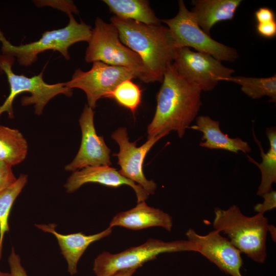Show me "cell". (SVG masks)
I'll return each instance as SVG.
<instances>
[{"label": "cell", "instance_id": "4dcf8cb0", "mask_svg": "<svg viewBox=\"0 0 276 276\" xmlns=\"http://www.w3.org/2000/svg\"><path fill=\"white\" fill-rule=\"evenodd\" d=\"M136 270V269H129L120 270L110 276H132Z\"/></svg>", "mask_w": 276, "mask_h": 276}, {"label": "cell", "instance_id": "7c38bea8", "mask_svg": "<svg viewBox=\"0 0 276 276\" xmlns=\"http://www.w3.org/2000/svg\"><path fill=\"white\" fill-rule=\"evenodd\" d=\"M186 235L188 240L197 245L198 252L221 270L231 276H243L241 272L243 264L241 252L228 238L221 236L219 231L214 229L201 235L189 228Z\"/></svg>", "mask_w": 276, "mask_h": 276}, {"label": "cell", "instance_id": "ac0fdd59", "mask_svg": "<svg viewBox=\"0 0 276 276\" xmlns=\"http://www.w3.org/2000/svg\"><path fill=\"white\" fill-rule=\"evenodd\" d=\"M241 0H193L191 12L198 24L208 35L217 23L233 19Z\"/></svg>", "mask_w": 276, "mask_h": 276}, {"label": "cell", "instance_id": "f546056e", "mask_svg": "<svg viewBox=\"0 0 276 276\" xmlns=\"http://www.w3.org/2000/svg\"><path fill=\"white\" fill-rule=\"evenodd\" d=\"M255 18L257 24L275 20L273 11L266 7H262L257 9L255 12Z\"/></svg>", "mask_w": 276, "mask_h": 276}, {"label": "cell", "instance_id": "3957f363", "mask_svg": "<svg viewBox=\"0 0 276 276\" xmlns=\"http://www.w3.org/2000/svg\"><path fill=\"white\" fill-rule=\"evenodd\" d=\"M213 226L227 236L231 242L240 252L254 262L264 263L267 258L266 240L268 220L264 214L244 215L234 204L224 210L214 209Z\"/></svg>", "mask_w": 276, "mask_h": 276}, {"label": "cell", "instance_id": "5bb4252c", "mask_svg": "<svg viewBox=\"0 0 276 276\" xmlns=\"http://www.w3.org/2000/svg\"><path fill=\"white\" fill-rule=\"evenodd\" d=\"M90 182L112 188L128 185L135 192L137 203L145 201L149 195L141 186L122 176L119 171L109 166H90L74 171L64 186L67 192L73 193L82 185Z\"/></svg>", "mask_w": 276, "mask_h": 276}, {"label": "cell", "instance_id": "8fae6325", "mask_svg": "<svg viewBox=\"0 0 276 276\" xmlns=\"http://www.w3.org/2000/svg\"><path fill=\"white\" fill-rule=\"evenodd\" d=\"M165 135H158L148 139L140 147L136 146V142H131L128 137L127 129L120 127L114 131L111 137L119 145L117 156L118 164L121 169L120 173L125 177L138 183L149 194H154L157 186L153 180H148L143 172V163L148 152L153 146Z\"/></svg>", "mask_w": 276, "mask_h": 276}, {"label": "cell", "instance_id": "ba28073f", "mask_svg": "<svg viewBox=\"0 0 276 276\" xmlns=\"http://www.w3.org/2000/svg\"><path fill=\"white\" fill-rule=\"evenodd\" d=\"M177 15L170 19H162L167 25L176 49L192 48L196 51L211 55L219 61L234 62L238 57L234 48L214 40L199 27L191 11L182 0L178 1Z\"/></svg>", "mask_w": 276, "mask_h": 276}, {"label": "cell", "instance_id": "52a82bcc", "mask_svg": "<svg viewBox=\"0 0 276 276\" xmlns=\"http://www.w3.org/2000/svg\"><path fill=\"white\" fill-rule=\"evenodd\" d=\"M181 251L198 252V248L188 240L165 242L151 238L140 246L118 254L104 251L99 254L94 261L93 270L96 276H110L120 270L137 269L159 254Z\"/></svg>", "mask_w": 276, "mask_h": 276}, {"label": "cell", "instance_id": "1f68e13d", "mask_svg": "<svg viewBox=\"0 0 276 276\" xmlns=\"http://www.w3.org/2000/svg\"><path fill=\"white\" fill-rule=\"evenodd\" d=\"M268 232H270V234L271 236V238L274 242L276 240V228L272 224H269L268 226Z\"/></svg>", "mask_w": 276, "mask_h": 276}, {"label": "cell", "instance_id": "603a6c76", "mask_svg": "<svg viewBox=\"0 0 276 276\" xmlns=\"http://www.w3.org/2000/svg\"><path fill=\"white\" fill-rule=\"evenodd\" d=\"M27 181V175L21 174L13 184L0 191V259L4 237L9 231L8 218L11 210Z\"/></svg>", "mask_w": 276, "mask_h": 276}, {"label": "cell", "instance_id": "f1b7e54d", "mask_svg": "<svg viewBox=\"0 0 276 276\" xmlns=\"http://www.w3.org/2000/svg\"><path fill=\"white\" fill-rule=\"evenodd\" d=\"M256 29L257 33L261 37L272 38L276 35V21L274 20L257 24Z\"/></svg>", "mask_w": 276, "mask_h": 276}, {"label": "cell", "instance_id": "6da1fadb", "mask_svg": "<svg viewBox=\"0 0 276 276\" xmlns=\"http://www.w3.org/2000/svg\"><path fill=\"white\" fill-rule=\"evenodd\" d=\"M157 94V106L147 127L148 139L168 134L171 131L181 138L190 127L202 105L201 91L176 71L172 63L164 75Z\"/></svg>", "mask_w": 276, "mask_h": 276}, {"label": "cell", "instance_id": "4316f807", "mask_svg": "<svg viewBox=\"0 0 276 276\" xmlns=\"http://www.w3.org/2000/svg\"><path fill=\"white\" fill-rule=\"evenodd\" d=\"M11 167L0 160V191L10 186L17 179Z\"/></svg>", "mask_w": 276, "mask_h": 276}, {"label": "cell", "instance_id": "484cf974", "mask_svg": "<svg viewBox=\"0 0 276 276\" xmlns=\"http://www.w3.org/2000/svg\"><path fill=\"white\" fill-rule=\"evenodd\" d=\"M262 196L264 198L262 203H257L254 206V211L257 213L264 214L268 211L274 209L276 208V192L274 190L267 192Z\"/></svg>", "mask_w": 276, "mask_h": 276}, {"label": "cell", "instance_id": "44dd1931", "mask_svg": "<svg viewBox=\"0 0 276 276\" xmlns=\"http://www.w3.org/2000/svg\"><path fill=\"white\" fill-rule=\"evenodd\" d=\"M28 143L17 129L0 125V160L10 166L17 165L26 158Z\"/></svg>", "mask_w": 276, "mask_h": 276}, {"label": "cell", "instance_id": "cb8c5ba5", "mask_svg": "<svg viewBox=\"0 0 276 276\" xmlns=\"http://www.w3.org/2000/svg\"><path fill=\"white\" fill-rule=\"evenodd\" d=\"M131 80L127 79L120 83L108 98L114 99L120 105L130 110L134 116L141 102L142 90Z\"/></svg>", "mask_w": 276, "mask_h": 276}, {"label": "cell", "instance_id": "7a4b0ae2", "mask_svg": "<svg viewBox=\"0 0 276 276\" xmlns=\"http://www.w3.org/2000/svg\"><path fill=\"white\" fill-rule=\"evenodd\" d=\"M117 28L121 42L142 59L152 82H162L176 49L169 28L146 25L115 16L110 19Z\"/></svg>", "mask_w": 276, "mask_h": 276}, {"label": "cell", "instance_id": "277c9868", "mask_svg": "<svg viewBox=\"0 0 276 276\" xmlns=\"http://www.w3.org/2000/svg\"><path fill=\"white\" fill-rule=\"evenodd\" d=\"M88 42L85 56L87 63L100 61L110 65L125 67L141 81L152 82L142 59L121 42L118 31L112 23H107L97 17Z\"/></svg>", "mask_w": 276, "mask_h": 276}, {"label": "cell", "instance_id": "8992f818", "mask_svg": "<svg viewBox=\"0 0 276 276\" xmlns=\"http://www.w3.org/2000/svg\"><path fill=\"white\" fill-rule=\"evenodd\" d=\"M14 58L7 55H0V72L4 73L10 86V93L4 103L0 106V116L7 112L9 118L14 117L13 102L19 94L28 92L31 96L22 97L21 104L28 106L34 104L35 113L37 115L42 113L44 107L53 98L59 94L71 97L73 89L64 85V83L50 84L43 79V71L39 75L31 78L24 75H17L12 69Z\"/></svg>", "mask_w": 276, "mask_h": 276}, {"label": "cell", "instance_id": "d4e9b609", "mask_svg": "<svg viewBox=\"0 0 276 276\" xmlns=\"http://www.w3.org/2000/svg\"><path fill=\"white\" fill-rule=\"evenodd\" d=\"M35 4L38 7L49 6L57 8L68 15L71 13H79V10L71 1H35Z\"/></svg>", "mask_w": 276, "mask_h": 276}, {"label": "cell", "instance_id": "5b68a950", "mask_svg": "<svg viewBox=\"0 0 276 276\" xmlns=\"http://www.w3.org/2000/svg\"><path fill=\"white\" fill-rule=\"evenodd\" d=\"M70 20L64 28L45 31L39 40L18 46L8 40L0 29V42L3 55L15 57L19 64L29 66L37 60L39 54L49 50L57 51L66 60L70 58L68 48L80 41L88 42L92 29L83 21L78 22L72 13L68 15Z\"/></svg>", "mask_w": 276, "mask_h": 276}, {"label": "cell", "instance_id": "9a60e30c", "mask_svg": "<svg viewBox=\"0 0 276 276\" xmlns=\"http://www.w3.org/2000/svg\"><path fill=\"white\" fill-rule=\"evenodd\" d=\"M38 228L52 234L57 239L61 254L67 263V270L71 275L77 273L78 262L92 243L108 236L112 231L111 227H108L98 234L86 235L79 232L77 233L63 235L57 232L55 224H36Z\"/></svg>", "mask_w": 276, "mask_h": 276}, {"label": "cell", "instance_id": "ffe728a7", "mask_svg": "<svg viewBox=\"0 0 276 276\" xmlns=\"http://www.w3.org/2000/svg\"><path fill=\"white\" fill-rule=\"evenodd\" d=\"M266 134L269 140L270 148L265 152L261 142L256 138L254 139L259 147L262 162L258 163L248 156L249 160L257 166L261 174V182L258 188L257 195H262L272 190V185L276 182V130L275 127L267 128Z\"/></svg>", "mask_w": 276, "mask_h": 276}, {"label": "cell", "instance_id": "9c48e42d", "mask_svg": "<svg viewBox=\"0 0 276 276\" xmlns=\"http://www.w3.org/2000/svg\"><path fill=\"white\" fill-rule=\"evenodd\" d=\"M172 64L181 76L201 91H211L219 82L228 81L234 73L211 55L187 47L176 49Z\"/></svg>", "mask_w": 276, "mask_h": 276}, {"label": "cell", "instance_id": "e0dca14e", "mask_svg": "<svg viewBox=\"0 0 276 276\" xmlns=\"http://www.w3.org/2000/svg\"><path fill=\"white\" fill-rule=\"evenodd\" d=\"M189 128L202 133V142L199 144L200 147L210 149L224 150L235 153H238L240 151L247 153L251 151L247 142L240 137H229L222 132L220 122L209 116L198 117L196 119L195 125Z\"/></svg>", "mask_w": 276, "mask_h": 276}, {"label": "cell", "instance_id": "d6a6232c", "mask_svg": "<svg viewBox=\"0 0 276 276\" xmlns=\"http://www.w3.org/2000/svg\"><path fill=\"white\" fill-rule=\"evenodd\" d=\"M0 276H10V273L4 272L0 271Z\"/></svg>", "mask_w": 276, "mask_h": 276}, {"label": "cell", "instance_id": "30bf717a", "mask_svg": "<svg viewBox=\"0 0 276 276\" xmlns=\"http://www.w3.org/2000/svg\"><path fill=\"white\" fill-rule=\"evenodd\" d=\"M135 78L134 74L127 68L95 61L88 71L77 69L71 80L64 84L71 89L83 90L86 95L88 106L94 109L99 99L108 98L120 83Z\"/></svg>", "mask_w": 276, "mask_h": 276}, {"label": "cell", "instance_id": "4fadbf2b", "mask_svg": "<svg viewBox=\"0 0 276 276\" xmlns=\"http://www.w3.org/2000/svg\"><path fill=\"white\" fill-rule=\"evenodd\" d=\"M93 109L85 105L79 120L82 132L80 148L73 161L65 167L67 171H76L90 166H110V150L103 137L98 136L94 126Z\"/></svg>", "mask_w": 276, "mask_h": 276}, {"label": "cell", "instance_id": "7402d4cb", "mask_svg": "<svg viewBox=\"0 0 276 276\" xmlns=\"http://www.w3.org/2000/svg\"><path fill=\"white\" fill-rule=\"evenodd\" d=\"M228 81L240 85L242 91L252 99L267 96L270 102L276 101L275 74L267 78L232 76Z\"/></svg>", "mask_w": 276, "mask_h": 276}, {"label": "cell", "instance_id": "83f0119b", "mask_svg": "<svg viewBox=\"0 0 276 276\" xmlns=\"http://www.w3.org/2000/svg\"><path fill=\"white\" fill-rule=\"evenodd\" d=\"M8 263L10 269V276H28L21 264L19 256L15 253L13 248L9 257Z\"/></svg>", "mask_w": 276, "mask_h": 276}, {"label": "cell", "instance_id": "2e32d148", "mask_svg": "<svg viewBox=\"0 0 276 276\" xmlns=\"http://www.w3.org/2000/svg\"><path fill=\"white\" fill-rule=\"evenodd\" d=\"M119 226L132 230H140L153 226H159L171 232L172 217L162 210L148 206L145 201L127 211L116 214L109 223V227Z\"/></svg>", "mask_w": 276, "mask_h": 276}, {"label": "cell", "instance_id": "d6986e66", "mask_svg": "<svg viewBox=\"0 0 276 276\" xmlns=\"http://www.w3.org/2000/svg\"><path fill=\"white\" fill-rule=\"evenodd\" d=\"M115 16L130 19L146 25H159L161 20L156 17L146 0H104Z\"/></svg>", "mask_w": 276, "mask_h": 276}]
</instances>
